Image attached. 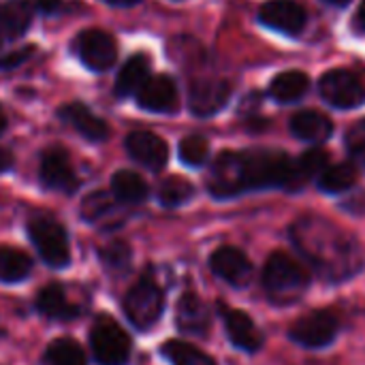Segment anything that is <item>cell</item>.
Here are the masks:
<instances>
[{
	"instance_id": "obj_1",
	"label": "cell",
	"mask_w": 365,
	"mask_h": 365,
	"mask_svg": "<svg viewBox=\"0 0 365 365\" xmlns=\"http://www.w3.org/2000/svg\"><path fill=\"white\" fill-rule=\"evenodd\" d=\"M269 186L299 188L295 178V163L284 152H225L218 156L210 173V192L220 199Z\"/></svg>"
},
{
	"instance_id": "obj_2",
	"label": "cell",
	"mask_w": 365,
	"mask_h": 365,
	"mask_svg": "<svg viewBox=\"0 0 365 365\" xmlns=\"http://www.w3.org/2000/svg\"><path fill=\"white\" fill-rule=\"evenodd\" d=\"M293 242L306 259L329 280L353 276L361 267L357 244L340 229L319 218H306L293 227Z\"/></svg>"
},
{
	"instance_id": "obj_3",
	"label": "cell",
	"mask_w": 365,
	"mask_h": 365,
	"mask_svg": "<svg viewBox=\"0 0 365 365\" xmlns=\"http://www.w3.org/2000/svg\"><path fill=\"white\" fill-rule=\"evenodd\" d=\"M310 284L308 272L289 255L274 252L263 269V287L274 302L291 304L299 299Z\"/></svg>"
},
{
	"instance_id": "obj_4",
	"label": "cell",
	"mask_w": 365,
	"mask_h": 365,
	"mask_svg": "<svg viewBox=\"0 0 365 365\" xmlns=\"http://www.w3.org/2000/svg\"><path fill=\"white\" fill-rule=\"evenodd\" d=\"M124 314L130 321L133 327H137L139 331H148L150 327H154L165 310V297L160 287L143 276L124 297Z\"/></svg>"
},
{
	"instance_id": "obj_5",
	"label": "cell",
	"mask_w": 365,
	"mask_h": 365,
	"mask_svg": "<svg viewBox=\"0 0 365 365\" xmlns=\"http://www.w3.org/2000/svg\"><path fill=\"white\" fill-rule=\"evenodd\" d=\"M90 346L101 365H126L130 357V338L109 314L96 317L90 329Z\"/></svg>"
},
{
	"instance_id": "obj_6",
	"label": "cell",
	"mask_w": 365,
	"mask_h": 365,
	"mask_svg": "<svg viewBox=\"0 0 365 365\" xmlns=\"http://www.w3.org/2000/svg\"><path fill=\"white\" fill-rule=\"evenodd\" d=\"M28 235L41 259L60 269L71 263V248L66 231L51 218H34L28 222Z\"/></svg>"
},
{
	"instance_id": "obj_7",
	"label": "cell",
	"mask_w": 365,
	"mask_h": 365,
	"mask_svg": "<svg viewBox=\"0 0 365 365\" xmlns=\"http://www.w3.org/2000/svg\"><path fill=\"white\" fill-rule=\"evenodd\" d=\"M338 317L329 310H314L293 323L289 336L306 349H325L338 336Z\"/></svg>"
},
{
	"instance_id": "obj_8",
	"label": "cell",
	"mask_w": 365,
	"mask_h": 365,
	"mask_svg": "<svg viewBox=\"0 0 365 365\" xmlns=\"http://www.w3.org/2000/svg\"><path fill=\"white\" fill-rule=\"evenodd\" d=\"M319 88L323 98L338 109H353L365 101L364 83L353 73L342 68L325 73Z\"/></svg>"
},
{
	"instance_id": "obj_9",
	"label": "cell",
	"mask_w": 365,
	"mask_h": 365,
	"mask_svg": "<svg viewBox=\"0 0 365 365\" xmlns=\"http://www.w3.org/2000/svg\"><path fill=\"white\" fill-rule=\"evenodd\" d=\"M79 60L90 68V71H107L113 66L118 58V47L111 34L105 30H86L77 36L75 43Z\"/></svg>"
},
{
	"instance_id": "obj_10",
	"label": "cell",
	"mask_w": 365,
	"mask_h": 365,
	"mask_svg": "<svg viewBox=\"0 0 365 365\" xmlns=\"http://www.w3.org/2000/svg\"><path fill=\"white\" fill-rule=\"evenodd\" d=\"M38 178L45 188L58 190V192H75L79 186L77 175L68 163V156L60 148H51L43 154Z\"/></svg>"
},
{
	"instance_id": "obj_11",
	"label": "cell",
	"mask_w": 365,
	"mask_h": 365,
	"mask_svg": "<svg viewBox=\"0 0 365 365\" xmlns=\"http://www.w3.org/2000/svg\"><path fill=\"white\" fill-rule=\"evenodd\" d=\"M259 17L265 26L284 34H299L306 26V11L295 0H267Z\"/></svg>"
},
{
	"instance_id": "obj_12",
	"label": "cell",
	"mask_w": 365,
	"mask_h": 365,
	"mask_svg": "<svg viewBox=\"0 0 365 365\" xmlns=\"http://www.w3.org/2000/svg\"><path fill=\"white\" fill-rule=\"evenodd\" d=\"M135 96H137L139 107L145 111L169 113V111H175L178 107V88H175V81L167 75L148 77Z\"/></svg>"
},
{
	"instance_id": "obj_13",
	"label": "cell",
	"mask_w": 365,
	"mask_h": 365,
	"mask_svg": "<svg viewBox=\"0 0 365 365\" xmlns=\"http://www.w3.org/2000/svg\"><path fill=\"white\" fill-rule=\"evenodd\" d=\"M210 267L218 278H222L233 287H244L252 278V263L240 248H231V246L218 248L210 257Z\"/></svg>"
},
{
	"instance_id": "obj_14",
	"label": "cell",
	"mask_w": 365,
	"mask_h": 365,
	"mask_svg": "<svg viewBox=\"0 0 365 365\" xmlns=\"http://www.w3.org/2000/svg\"><path fill=\"white\" fill-rule=\"evenodd\" d=\"M229 96H231V86L227 81H222V79H205V81H197L190 88L188 105H190V111L195 115L207 118V115L218 113L227 105Z\"/></svg>"
},
{
	"instance_id": "obj_15",
	"label": "cell",
	"mask_w": 365,
	"mask_h": 365,
	"mask_svg": "<svg viewBox=\"0 0 365 365\" xmlns=\"http://www.w3.org/2000/svg\"><path fill=\"white\" fill-rule=\"evenodd\" d=\"M126 150H128L130 158H135L137 163H141L143 167L154 169V171L163 169L167 165V158H169L167 143L158 135L148 133V130L130 133L126 139Z\"/></svg>"
},
{
	"instance_id": "obj_16",
	"label": "cell",
	"mask_w": 365,
	"mask_h": 365,
	"mask_svg": "<svg viewBox=\"0 0 365 365\" xmlns=\"http://www.w3.org/2000/svg\"><path fill=\"white\" fill-rule=\"evenodd\" d=\"M222 319H225L229 340L237 349H242L246 353H257L263 346V334L259 331V327L246 312L222 308Z\"/></svg>"
},
{
	"instance_id": "obj_17",
	"label": "cell",
	"mask_w": 365,
	"mask_h": 365,
	"mask_svg": "<svg viewBox=\"0 0 365 365\" xmlns=\"http://www.w3.org/2000/svg\"><path fill=\"white\" fill-rule=\"evenodd\" d=\"M60 118L68 122L79 135H83L90 141H103L109 135V126L105 124L103 118L94 115L86 105L81 103H66L60 107Z\"/></svg>"
},
{
	"instance_id": "obj_18",
	"label": "cell",
	"mask_w": 365,
	"mask_h": 365,
	"mask_svg": "<svg viewBox=\"0 0 365 365\" xmlns=\"http://www.w3.org/2000/svg\"><path fill=\"white\" fill-rule=\"evenodd\" d=\"M175 323L182 334L203 336L210 329V310L195 293H184L178 302Z\"/></svg>"
},
{
	"instance_id": "obj_19",
	"label": "cell",
	"mask_w": 365,
	"mask_h": 365,
	"mask_svg": "<svg viewBox=\"0 0 365 365\" xmlns=\"http://www.w3.org/2000/svg\"><path fill=\"white\" fill-rule=\"evenodd\" d=\"M36 308L41 314L56 319V321H71V319H77V314H79V308L68 302V297L60 284L45 287L36 297Z\"/></svg>"
},
{
	"instance_id": "obj_20",
	"label": "cell",
	"mask_w": 365,
	"mask_h": 365,
	"mask_svg": "<svg viewBox=\"0 0 365 365\" xmlns=\"http://www.w3.org/2000/svg\"><path fill=\"white\" fill-rule=\"evenodd\" d=\"M291 130L302 141L321 143V141L329 139V135L334 133V124L323 113H317V111H299L291 120Z\"/></svg>"
},
{
	"instance_id": "obj_21",
	"label": "cell",
	"mask_w": 365,
	"mask_h": 365,
	"mask_svg": "<svg viewBox=\"0 0 365 365\" xmlns=\"http://www.w3.org/2000/svg\"><path fill=\"white\" fill-rule=\"evenodd\" d=\"M32 11L24 0H13L0 9V41H17L30 26Z\"/></svg>"
},
{
	"instance_id": "obj_22",
	"label": "cell",
	"mask_w": 365,
	"mask_h": 365,
	"mask_svg": "<svg viewBox=\"0 0 365 365\" xmlns=\"http://www.w3.org/2000/svg\"><path fill=\"white\" fill-rule=\"evenodd\" d=\"M111 192L113 197L120 201V203H143L148 199V184L145 180L135 173V171H128V169H122L118 171L113 178H111Z\"/></svg>"
},
{
	"instance_id": "obj_23",
	"label": "cell",
	"mask_w": 365,
	"mask_h": 365,
	"mask_svg": "<svg viewBox=\"0 0 365 365\" xmlns=\"http://www.w3.org/2000/svg\"><path fill=\"white\" fill-rule=\"evenodd\" d=\"M148 68L150 62L145 56H133L124 62V66L118 73L115 79V92L118 96H133L139 92V88L145 83L148 79Z\"/></svg>"
},
{
	"instance_id": "obj_24",
	"label": "cell",
	"mask_w": 365,
	"mask_h": 365,
	"mask_svg": "<svg viewBox=\"0 0 365 365\" xmlns=\"http://www.w3.org/2000/svg\"><path fill=\"white\" fill-rule=\"evenodd\" d=\"M308 86H310L308 75H304L299 71H287L272 81L269 94L278 103H295L308 92Z\"/></svg>"
},
{
	"instance_id": "obj_25",
	"label": "cell",
	"mask_w": 365,
	"mask_h": 365,
	"mask_svg": "<svg viewBox=\"0 0 365 365\" xmlns=\"http://www.w3.org/2000/svg\"><path fill=\"white\" fill-rule=\"evenodd\" d=\"M32 259L17 248H0V282L15 284L30 276Z\"/></svg>"
},
{
	"instance_id": "obj_26",
	"label": "cell",
	"mask_w": 365,
	"mask_h": 365,
	"mask_svg": "<svg viewBox=\"0 0 365 365\" xmlns=\"http://www.w3.org/2000/svg\"><path fill=\"white\" fill-rule=\"evenodd\" d=\"M357 182V169L351 163H340L334 167H325V171L319 178V186L323 192L329 195H338L349 190L351 186H355Z\"/></svg>"
},
{
	"instance_id": "obj_27",
	"label": "cell",
	"mask_w": 365,
	"mask_h": 365,
	"mask_svg": "<svg viewBox=\"0 0 365 365\" xmlns=\"http://www.w3.org/2000/svg\"><path fill=\"white\" fill-rule=\"evenodd\" d=\"M43 361H45V365H88L83 349L71 338L53 340L47 346Z\"/></svg>"
},
{
	"instance_id": "obj_28",
	"label": "cell",
	"mask_w": 365,
	"mask_h": 365,
	"mask_svg": "<svg viewBox=\"0 0 365 365\" xmlns=\"http://www.w3.org/2000/svg\"><path fill=\"white\" fill-rule=\"evenodd\" d=\"M163 355L173 365H216L205 353L195 349L188 342L182 340H171L163 344Z\"/></svg>"
},
{
	"instance_id": "obj_29",
	"label": "cell",
	"mask_w": 365,
	"mask_h": 365,
	"mask_svg": "<svg viewBox=\"0 0 365 365\" xmlns=\"http://www.w3.org/2000/svg\"><path fill=\"white\" fill-rule=\"evenodd\" d=\"M195 195V186L184 180V178H167L160 188H158V199L163 205L167 207H178V205H184L186 201H190Z\"/></svg>"
},
{
	"instance_id": "obj_30",
	"label": "cell",
	"mask_w": 365,
	"mask_h": 365,
	"mask_svg": "<svg viewBox=\"0 0 365 365\" xmlns=\"http://www.w3.org/2000/svg\"><path fill=\"white\" fill-rule=\"evenodd\" d=\"M210 156V143L201 135H190L180 141V160L188 167H201Z\"/></svg>"
},
{
	"instance_id": "obj_31",
	"label": "cell",
	"mask_w": 365,
	"mask_h": 365,
	"mask_svg": "<svg viewBox=\"0 0 365 365\" xmlns=\"http://www.w3.org/2000/svg\"><path fill=\"white\" fill-rule=\"evenodd\" d=\"M327 167V154L323 150H308L297 163H295V178L297 186H304L310 178L317 173H323Z\"/></svg>"
},
{
	"instance_id": "obj_32",
	"label": "cell",
	"mask_w": 365,
	"mask_h": 365,
	"mask_svg": "<svg viewBox=\"0 0 365 365\" xmlns=\"http://www.w3.org/2000/svg\"><path fill=\"white\" fill-rule=\"evenodd\" d=\"M101 261L111 269H124L130 261V248L124 242L109 244L101 250Z\"/></svg>"
},
{
	"instance_id": "obj_33",
	"label": "cell",
	"mask_w": 365,
	"mask_h": 365,
	"mask_svg": "<svg viewBox=\"0 0 365 365\" xmlns=\"http://www.w3.org/2000/svg\"><path fill=\"white\" fill-rule=\"evenodd\" d=\"M111 210V199L105 195V192H92L86 201H83V207H81V214L86 220L90 222H96L105 216V212Z\"/></svg>"
},
{
	"instance_id": "obj_34",
	"label": "cell",
	"mask_w": 365,
	"mask_h": 365,
	"mask_svg": "<svg viewBox=\"0 0 365 365\" xmlns=\"http://www.w3.org/2000/svg\"><path fill=\"white\" fill-rule=\"evenodd\" d=\"M346 145H349L351 154L365 165V120H359L346 133Z\"/></svg>"
},
{
	"instance_id": "obj_35",
	"label": "cell",
	"mask_w": 365,
	"mask_h": 365,
	"mask_svg": "<svg viewBox=\"0 0 365 365\" xmlns=\"http://www.w3.org/2000/svg\"><path fill=\"white\" fill-rule=\"evenodd\" d=\"M34 51V47H21V49H15V51H6L0 56V68L2 71H9V68H17L21 62H26L30 58V53Z\"/></svg>"
},
{
	"instance_id": "obj_36",
	"label": "cell",
	"mask_w": 365,
	"mask_h": 365,
	"mask_svg": "<svg viewBox=\"0 0 365 365\" xmlns=\"http://www.w3.org/2000/svg\"><path fill=\"white\" fill-rule=\"evenodd\" d=\"M34 6H36L41 13H53V11H58L60 0H34Z\"/></svg>"
},
{
	"instance_id": "obj_37",
	"label": "cell",
	"mask_w": 365,
	"mask_h": 365,
	"mask_svg": "<svg viewBox=\"0 0 365 365\" xmlns=\"http://www.w3.org/2000/svg\"><path fill=\"white\" fill-rule=\"evenodd\" d=\"M13 167V156L9 150L0 148V173H6L9 169Z\"/></svg>"
},
{
	"instance_id": "obj_38",
	"label": "cell",
	"mask_w": 365,
	"mask_h": 365,
	"mask_svg": "<svg viewBox=\"0 0 365 365\" xmlns=\"http://www.w3.org/2000/svg\"><path fill=\"white\" fill-rule=\"evenodd\" d=\"M355 30L357 32H365V0H361L359 9H357V15H355Z\"/></svg>"
},
{
	"instance_id": "obj_39",
	"label": "cell",
	"mask_w": 365,
	"mask_h": 365,
	"mask_svg": "<svg viewBox=\"0 0 365 365\" xmlns=\"http://www.w3.org/2000/svg\"><path fill=\"white\" fill-rule=\"evenodd\" d=\"M107 4H113V6H130V4H137L139 0H103Z\"/></svg>"
},
{
	"instance_id": "obj_40",
	"label": "cell",
	"mask_w": 365,
	"mask_h": 365,
	"mask_svg": "<svg viewBox=\"0 0 365 365\" xmlns=\"http://www.w3.org/2000/svg\"><path fill=\"white\" fill-rule=\"evenodd\" d=\"M6 128V115H4V109L0 107V133Z\"/></svg>"
},
{
	"instance_id": "obj_41",
	"label": "cell",
	"mask_w": 365,
	"mask_h": 365,
	"mask_svg": "<svg viewBox=\"0 0 365 365\" xmlns=\"http://www.w3.org/2000/svg\"><path fill=\"white\" fill-rule=\"evenodd\" d=\"M325 2H329V4H336V6H344V4H349L351 0H325Z\"/></svg>"
}]
</instances>
